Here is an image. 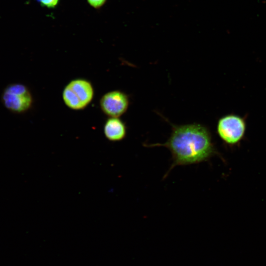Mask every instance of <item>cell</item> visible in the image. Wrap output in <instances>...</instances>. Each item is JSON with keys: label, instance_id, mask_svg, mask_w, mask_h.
Listing matches in <instances>:
<instances>
[{"label": "cell", "instance_id": "obj_1", "mask_svg": "<svg viewBox=\"0 0 266 266\" xmlns=\"http://www.w3.org/2000/svg\"><path fill=\"white\" fill-rule=\"evenodd\" d=\"M144 145L163 146L170 151L172 163L164 178L177 166L199 164L218 154L209 130L198 123L172 125L170 136L166 142Z\"/></svg>", "mask_w": 266, "mask_h": 266}, {"label": "cell", "instance_id": "obj_2", "mask_svg": "<svg viewBox=\"0 0 266 266\" xmlns=\"http://www.w3.org/2000/svg\"><path fill=\"white\" fill-rule=\"evenodd\" d=\"M94 90L87 79H75L65 87L62 93L65 104L69 108L80 110L87 107L93 99Z\"/></svg>", "mask_w": 266, "mask_h": 266}, {"label": "cell", "instance_id": "obj_3", "mask_svg": "<svg viewBox=\"0 0 266 266\" xmlns=\"http://www.w3.org/2000/svg\"><path fill=\"white\" fill-rule=\"evenodd\" d=\"M1 102L4 107L15 114L24 113L32 106L33 98L29 88L21 83H12L3 90Z\"/></svg>", "mask_w": 266, "mask_h": 266}, {"label": "cell", "instance_id": "obj_4", "mask_svg": "<svg viewBox=\"0 0 266 266\" xmlns=\"http://www.w3.org/2000/svg\"><path fill=\"white\" fill-rule=\"evenodd\" d=\"M247 124L244 118L235 114H229L221 117L217 124V132L226 144H238L244 138Z\"/></svg>", "mask_w": 266, "mask_h": 266}, {"label": "cell", "instance_id": "obj_5", "mask_svg": "<svg viewBox=\"0 0 266 266\" xmlns=\"http://www.w3.org/2000/svg\"><path fill=\"white\" fill-rule=\"evenodd\" d=\"M128 96L119 90L105 94L100 100L102 112L110 117H119L124 114L129 106Z\"/></svg>", "mask_w": 266, "mask_h": 266}, {"label": "cell", "instance_id": "obj_6", "mask_svg": "<svg viewBox=\"0 0 266 266\" xmlns=\"http://www.w3.org/2000/svg\"><path fill=\"white\" fill-rule=\"evenodd\" d=\"M105 137L109 141L116 142L126 136L127 129L125 123L118 117H110L105 122L103 129Z\"/></svg>", "mask_w": 266, "mask_h": 266}, {"label": "cell", "instance_id": "obj_7", "mask_svg": "<svg viewBox=\"0 0 266 266\" xmlns=\"http://www.w3.org/2000/svg\"><path fill=\"white\" fill-rule=\"evenodd\" d=\"M42 6L51 8L56 7L59 3V0H36Z\"/></svg>", "mask_w": 266, "mask_h": 266}, {"label": "cell", "instance_id": "obj_8", "mask_svg": "<svg viewBox=\"0 0 266 266\" xmlns=\"http://www.w3.org/2000/svg\"><path fill=\"white\" fill-rule=\"evenodd\" d=\"M87 1L92 7L98 8L101 7L105 3L106 0H87Z\"/></svg>", "mask_w": 266, "mask_h": 266}]
</instances>
